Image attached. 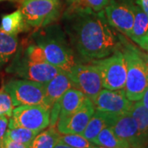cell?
I'll use <instances>...</instances> for the list:
<instances>
[{
  "mask_svg": "<svg viewBox=\"0 0 148 148\" xmlns=\"http://www.w3.org/2000/svg\"><path fill=\"white\" fill-rule=\"evenodd\" d=\"M20 10L27 24L39 29L58 18L60 7L58 0H22Z\"/></svg>",
  "mask_w": 148,
  "mask_h": 148,
  "instance_id": "obj_6",
  "label": "cell"
},
{
  "mask_svg": "<svg viewBox=\"0 0 148 148\" xmlns=\"http://www.w3.org/2000/svg\"><path fill=\"white\" fill-rule=\"evenodd\" d=\"M92 63L99 69L103 87L112 90L124 89L127 65L122 50L119 49L108 57L93 60Z\"/></svg>",
  "mask_w": 148,
  "mask_h": 148,
  "instance_id": "obj_5",
  "label": "cell"
},
{
  "mask_svg": "<svg viewBox=\"0 0 148 148\" xmlns=\"http://www.w3.org/2000/svg\"><path fill=\"white\" fill-rule=\"evenodd\" d=\"M63 21L72 47L84 58H106L122 46L120 36L112 30L104 10L95 12L73 4L64 13Z\"/></svg>",
  "mask_w": 148,
  "mask_h": 148,
  "instance_id": "obj_1",
  "label": "cell"
},
{
  "mask_svg": "<svg viewBox=\"0 0 148 148\" xmlns=\"http://www.w3.org/2000/svg\"><path fill=\"white\" fill-rule=\"evenodd\" d=\"M58 143H64L73 148H92L95 146L94 143L82 134H60Z\"/></svg>",
  "mask_w": 148,
  "mask_h": 148,
  "instance_id": "obj_24",
  "label": "cell"
},
{
  "mask_svg": "<svg viewBox=\"0 0 148 148\" xmlns=\"http://www.w3.org/2000/svg\"><path fill=\"white\" fill-rule=\"evenodd\" d=\"M93 143L106 148H129L113 131L111 127H106L98 134Z\"/></svg>",
  "mask_w": 148,
  "mask_h": 148,
  "instance_id": "obj_21",
  "label": "cell"
},
{
  "mask_svg": "<svg viewBox=\"0 0 148 148\" xmlns=\"http://www.w3.org/2000/svg\"><path fill=\"white\" fill-rule=\"evenodd\" d=\"M50 109L43 105L16 106L9 118L8 127H22L40 132L49 125Z\"/></svg>",
  "mask_w": 148,
  "mask_h": 148,
  "instance_id": "obj_7",
  "label": "cell"
},
{
  "mask_svg": "<svg viewBox=\"0 0 148 148\" xmlns=\"http://www.w3.org/2000/svg\"><path fill=\"white\" fill-rule=\"evenodd\" d=\"M131 115L137 122L138 130L146 146L148 145V109L141 103V101L133 102L130 110Z\"/></svg>",
  "mask_w": 148,
  "mask_h": 148,
  "instance_id": "obj_19",
  "label": "cell"
},
{
  "mask_svg": "<svg viewBox=\"0 0 148 148\" xmlns=\"http://www.w3.org/2000/svg\"><path fill=\"white\" fill-rule=\"evenodd\" d=\"M136 2L148 16V0H136Z\"/></svg>",
  "mask_w": 148,
  "mask_h": 148,
  "instance_id": "obj_29",
  "label": "cell"
},
{
  "mask_svg": "<svg viewBox=\"0 0 148 148\" xmlns=\"http://www.w3.org/2000/svg\"><path fill=\"white\" fill-rule=\"evenodd\" d=\"M8 119L9 118L5 115L0 117V148L3 147V145L4 137L8 127V122H9Z\"/></svg>",
  "mask_w": 148,
  "mask_h": 148,
  "instance_id": "obj_27",
  "label": "cell"
},
{
  "mask_svg": "<svg viewBox=\"0 0 148 148\" xmlns=\"http://www.w3.org/2000/svg\"><path fill=\"white\" fill-rule=\"evenodd\" d=\"M86 98L84 93L78 89L73 87L69 89L57 101L60 110L58 118H64L73 114L82 105Z\"/></svg>",
  "mask_w": 148,
  "mask_h": 148,
  "instance_id": "obj_17",
  "label": "cell"
},
{
  "mask_svg": "<svg viewBox=\"0 0 148 148\" xmlns=\"http://www.w3.org/2000/svg\"><path fill=\"white\" fill-rule=\"evenodd\" d=\"M60 133L54 127L40 132L32 140L28 148H53L58 143Z\"/></svg>",
  "mask_w": 148,
  "mask_h": 148,
  "instance_id": "obj_20",
  "label": "cell"
},
{
  "mask_svg": "<svg viewBox=\"0 0 148 148\" xmlns=\"http://www.w3.org/2000/svg\"><path fill=\"white\" fill-rule=\"evenodd\" d=\"M95 111L93 101L86 97L82 105L73 114L64 118H58V132L60 134H82Z\"/></svg>",
  "mask_w": 148,
  "mask_h": 148,
  "instance_id": "obj_11",
  "label": "cell"
},
{
  "mask_svg": "<svg viewBox=\"0 0 148 148\" xmlns=\"http://www.w3.org/2000/svg\"><path fill=\"white\" fill-rule=\"evenodd\" d=\"M3 148H28L27 145L22 143H16L15 141H12L7 137H4L3 140Z\"/></svg>",
  "mask_w": 148,
  "mask_h": 148,
  "instance_id": "obj_28",
  "label": "cell"
},
{
  "mask_svg": "<svg viewBox=\"0 0 148 148\" xmlns=\"http://www.w3.org/2000/svg\"><path fill=\"white\" fill-rule=\"evenodd\" d=\"M0 1H1V0H0Z\"/></svg>",
  "mask_w": 148,
  "mask_h": 148,
  "instance_id": "obj_36",
  "label": "cell"
},
{
  "mask_svg": "<svg viewBox=\"0 0 148 148\" xmlns=\"http://www.w3.org/2000/svg\"><path fill=\"white\" fill-rule=\"evenodd\" d=\"M39 132L33 131L31 129H28L26 127H15L12 128H8L6 132L5 137L8 138L12 141H15L16 143H22L29 147L32 140L35 138Z\"/></svg>",
  "mask_w": 148,
  "mask_h": 148,
  "instance_id": "obj_23",
  "label": "cell"
},
{
  "mask_svg": "<svg viewBox=\"0 0 148 148\" xmlns=\"http://www.w3.org/2000/svg\"><path fill=\"white\" fill-rule=\"evenodd\" d=\"M129 37L146 50L148 42V16L138 5H134V22Z\"/></svg>",
  "mask_w": 148,
  "mask_h": 148,
  "instance_id": "obj_16",
  "label": "cell"
},
{
  "mask_svg": "<svg viewBox=\"0 0 148 148\" xmlns=\"http://www.w3.org/2000/svg\"><path fill=\"white\" fill-rule=\"evenodd\" d=\"M33 38L50 64L68 73L77 64L72 45L58 25L39 28Z\"/></svg>",
  "mask_w": 148,
  "mask_h": 148,
  "instance_id": "obj_2",
  "label": "cell"
},
{
  "mask_svg": "<svg viewBox=\"0 0 148 148\" xmlns=\"http://www.w3.org/2000/svg\"><path fill=\"white\" fill-rule=\"evenodd\" d=\"M120 40L127 65L125 95L129 101H139L148 87V57L124 38Z\"/></svg>",
  "mask_w": 148,
  "mask_h": 148,
  "instance_id": "obj_4",
  "label": "cell"
},
{
  "mask_svg": "<svg viewBox=\"0 0 148 148\" xmlns=\"http://www.w3.org/2000/svg\"><path fill=\"white\" fill-rule=\"evenodd\" d=\"M92 148H106V147H100V146H96V145H95V146H93V147H92Z\"/></svg>",
  "mask_w": 148,
  "mask_h": 148,
  "instance_id": "obj_32",
  "label": "cell"
},
{
  "mask_svg": "<svg viewBox=\"0 0 148 148\" xmlns=\"http://www.w3.org/2000/svg\"><path fill=\"white\" fill-rule=\"evenodd\" d=\"M53 148H73L71 147H69L68 145H65L64 143H58L56 145H55V147Z\"/></svg>",
  "mask_w": 148,
  "mask_h": 148,
  "instance_id": "obj_31",
  "label": "cell"
},
{
  "mask_svg": "<svg viewBox=\"0 0 148 148\" xmlns=\"http://www.w3.org/2000/svg\"><path fill=\"white\" fill-rule=\"evenodd\" d=\"M134 5L131 0H110L104 10L111 27L128 37L134 22Z\"/></svg>",
  "mask_w": 148,
  "mask_h": 148,
  "instance_id": "obj_10",
  "label": "cell"
},
{
  "mask_svg": "<svg viewBox=\"0 0 148 148\" xmlns=\"http://www.w3.org/2000/svg\"><path fill=\"white\" fill-rule=\"evenodd\" d=\"M93 103L96 110L116 115L129 113L133 104L127 98L124 89L101 90L93 100Z\"/></svg>",
  "mask_w": 148,
  "mask_h": 148,
  "instance_id": "obj_12",
  "label": "cell"
},
{
  "mask_svg": "<svg viewBox=\"0 0 148 148\" xmlns=\"http://www.w3.org/2000/svg\"><path fill=\"white\" fill-rule=\"evenodd\" d=\"M141 103L143 104V106H145L147 109H148V87L147 88V90H145L144 94H143L142 99L140 100Z\"/></svg>",
  "mask_w": 148,
  "mask_h": 148,
  "instance_id": "obj_30",
  "label": "cell"
},
{
  "mask_svg": "<svg viewBox=\"0 0 148 148\" xmlns=\"http://www.w3.org/2000/svg\"><path fill=\"white\" fill-rule=\"evenodd\" d=\"M111 127L129 148H144L146 147L138 130L137 122L130 113L118 115Z\"/></svg>",
  "mask_w": 148,
  "mask_h": 148,
  "instance_id": "obj_13",
  "label": "cell"
},
{
  "mask_svg": "<svg viewBox=\"0 0 148 148\" xmlns=\"http://www.w3.org/2000/svg\"><path fill=\"white\" fill-rule=\"evenodd\" d=\"M27 24L21 10H16L12 13L3 16L1 22V31L12 36H16L20 32L28 30Z\"/></svg>",
  "mask_w": 148,
  "mask_h": 148,
  "instance_id": "obj_18",
  "label": "cell"
},
{
  "mask_svg": "<svg viewBox=\"0 0 148 148\" xmlns=\"http://www.w3.org/2000/svg\"><path fill=\"white\" fill-rule=\"evenodd\" d=\"M17 49V38L16 36L7 34L0 30V64L8 62Z\"/></svg>",
  "mask_w": 148,
  "mask_h": 148,
  "instance_id": "obj_22",
  "label": "cell"
},
{
  "mask_svg": "<svg viewBox=\"0 0 148 148\" xmlns=\"http://www.w3.org/2000/svg\"><path fill=\"white\" fill-rule=\"evenodd\" d=\"M7 71L24 79L45 84L62 70L49 64L42 49L32 43L20 49Z\"/></svg>",
  "mask_w": 148,
  "mask_h": 148,
  "instance_id": "obj_3",
  "label": "cell"
},
{
  "mask_svg": "<svg viewBox=\"0 0 148 148\" xmlns=\"http://www.w3.org/2000/svg\"><path fill=\"white\" fill-rule=\"evenodd\" d=\"M69 74L74 87L82 91L92 101L102 90L101 74L97 66L92 62L86 64H77Z\"/></svg>",
  "mask_w": 148,
  "mask_h": 148,
  "instance_id": "obj_9",
  "label": "cell"
},
{
  "mask_svg": "<svg viewBox=\"0 0 148 148\" xmlns=\"http://www.w3.org/2000/svg\"><path fill=\"white\" fill-rule=\"evenodd\" d=\"M15 107L12 104L10 95L4 89L0 90V117L8 116L10 118Z\"/></svg>",
  "mask_w": 148,
  "mask_h": 148,
  "instance_id": "obj_25",
  "label": "cell"
},
{
  "mask_svg": "<svg viewBox=\"0 0 148 148\" xmlns=\"http://www.w3.org/2000/svg\"><path fill=\"white\" fill-rule=\"evenodd\" d=\"M72 87H74V85L69 74L63 70L60 71L53 79L45 83V95L44 106L51 109L53 104Z\"/></svg>",
  "mask_w": 148,
  "mask_h": 148,
  "instance_id": "obj_14",
  "label": "cell"
},
{
  "mask_svg": "<svg viewBox=\"0 0 148 148\" xmlns=\"http://www.w3.org/2000/svg\"><path fill=\"white\" fill-rule=\"evenodd\" d=\"M146 50L147 51V53H148V42H147V48H146Z\"/></svg>",
  "mask_w": 148,
  "mask_h": 148,
  "instance_id": "obj_33",
  "label": "cell"
},
{
  "mask_svg": "<svg viewBox=\"0 0 148 148\" xmlns=\"http://www.w3.org/2000/svg\"><path fill=\"white\" fill-rule=\"evenodd\" d=\"M144 148H148V145H147V146H146V147H145Z\"/></svg>",
  "mask_w": 148,
  "mask_h": 148,
  "instance_id": "obj_34",
  "label": "cell"
},
{
  "mask_svg": "<svg viewBox=\"0 0 148 148\" xmlns=\"http://www.w3.org/2000/svg\"><path fill=\"white\" fill-rule=\"evenodd\" d=\"M3 89L10 95L14 107L43 105L45 102V84L27 79L10 80Z\"/></svg>",
  "mask_w": 148,
  "mask_h": 148,
  "instance_id": "obj_8",
  "label": "cell"
},
{
  "mask_svg": "<svg viewBox=\"0 0 148 148\" xmlns=\"http://www.w3.org/2000/svg\"><path fill=\"white\" fill-rule=\"evenodd\" d=\"M110 0H74L73 4L90 8L95 12L103 10Z\"/></svg>",
  "mask_w": 148,
  "mask_h": 148,
  "instance_id": "obj_26",
  "label": "cell"
},
{
  "mask_svg": "<svg viewBox=\"0 0 148 148\" xmlns=\"http://www.w3.org/2000/svg\"><path fill=\"white\" fill-rule=\"evenodd\" d=\"M118 115L95 110V113L90 118L82 136L93 143L98 134L106 127H111Z\"/></svg>",
  "mask_w": 148,
  "mask_h": 148,
  "instance_id": "obj_15",
  "label": "cell"
},
{
  "mask_svg": "<svg viewBox=\"0 0 148 148\" xmlns=\"http://www.w3.org/2000/svg\"><path fill=\"white\" fill-rule=\"evenodd\" d=\"M2 148H3V147H2Z\"/></svg>",
  "mask_w": 148,
  "mask_h": 148,
  "instance_id": "obj_35",
  "label": "cell"
}]
</instances>
